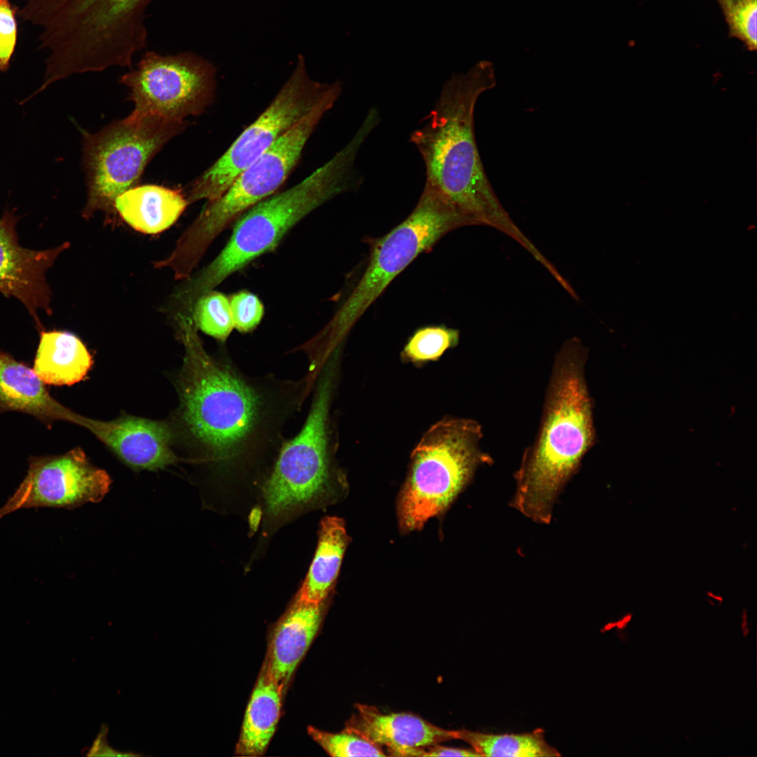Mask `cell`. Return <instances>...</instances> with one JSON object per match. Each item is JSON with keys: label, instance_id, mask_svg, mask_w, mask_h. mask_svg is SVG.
I'll return each mask as SVG.
<instances>
[{"label": "cell", "instance_id": "4316f807", "mask_svg": "<svg viewBox=\"0 0 757 757\" xmlns=\"http://www.w3.org/2000/svg\"><path fill=\"white\" fill-rule=\"evenodd\" d=\"M229 299L234 328L241 333H248L255 329L264 313L260 299L247 291L236 292Z\"/></svg>", "mask_w": 757, "mask_h": 757}, {"label": "cell", "instance_id": "484cf974", "mask_svg": "<svg viewBox=\"0 0 757 757\" xmlns=\"http://www.w3.org/2000/svg\"><path fill=\"white\" fill-rule=\"evenodd\" d=\"M308 731L312 738L332 756H386L379 747L346 729L339 733H332L309 727Z\"/></svg>", "mask_w": 757, "mask_h": 757}, {"label": "cell", "instance_id": "8992f818", "mask_svg": "<svg viewBox=\"0 0 757 757\" xmlns=\"http://www.w3.org/2000/svg\"><path fill=\"white\" fill-rule=\"evenodd\" d=\"M463 226L465 221L447 200L425 184L410 214L374 243L357 284L306 346L318 353L341 348L351 328L393 280L443 236Z\"/></svg>", "mask_w": 757, "mask_h": 757}, {"label": "cell", "instance_id": "52a82bcc", "mask_svg": "<svg viewBox=\"0 0 757 757\" xmlns=\"http://www.w3.org/2000/svg\"><path fill=\"white\" fill-rule=\"evenodd\" d=\"M481 425L446 418L432 425L413 450L399 496L397 514L404 532L419 530L444 511L471 480L479 465L492 459L479 446Z\"/></svg>", "mask_w": 757, "mask_h": 757}, {"label": "cell", "instance_id": "ac0fdd59", "mask_svg": "<svg viewBox=\"0 0 757 757\" xmlns=\"http://www.w3.org/2000/svg\"><path fill=\"white\" fill-rule=\"evenodd\" d=\"M187 205L181 190L146 184L137 185L118 196L114 209L135 230L154 234L172 225Z\"/></svg>", "mask_w": 757, "mask_h": 757}, {"label": "cell", "instance_id": "f546056e", "mask_svg": "<svg viewBox=\"0 0 757 757\" xmlns=\"http://www.w3.org/2000/svg\"><path fill=\"white\" fill-rule=\"evenodd\" d=\"M422 756H480L475 750L435 744L426 748Z\"/></svg>", "mask_w": 757, "mask_h": 757}, {"label": "cell", "instance_id": "7c38bea8", "mask_svg": "<svg viewBox=\"0 0 757 757\" xmlns=\"http://www.w3.org/2000/svg\"><path fill=\"white\" fill-rule=\"evenodd\" d=\"M111 484L109 474L91 464L80 448L58 456H33L22 482L0 507V519L21 509L74 510L99 503Z\"/></svg>", "mask_w": 757, "mask_h": 757}, {"label": "cell", "instance_id": "3957f363", "mask_svg": "<svg viewBox=\"0 0 757 757\" xmlns=\"http://www.w3.org/2000/svg\"><path fill=\"white\" fill-rule=\"evenodd\" d=\"M585 348L577 338L557 355L538 437L516 474L512 506L549 524L561 489L594 442L592 403L584 376Z\"/></svg>", "mask_w": 757, "mask_h": 757}, {"label": "cell", "instance_id": "7402d4cb", "mask_svg": "<svg viewBox=\"0 0 757 757\" xmlns=\"http://www.w3.org/2000/svg\"><path fill=\"white\" fill-rule=\"evenodd\" d=\"M455 739L472 746L480 756L544 757L560 753L545 739L544 731L536 729L521 734H490L461 729L454 730Z\"/></svg>", "mask_w": 757, "mask_h": 757}, {"label": "cell", "instance_id": "cb8c5ba5", "mask_svg": "<svg viewBox=\"0 0 757 757\" xmlns=\"http://www.w3.org/2000/svg\"><path fill=\"white\" fill-rule=\"evenodd\" d=\"M193 324L205 334L225 341L234 326L229 298L211 290L200 296L193 309Z\"/></svg>", "mask_w": 757, "mask_h": 757}, {"label": "cell", "instance_id": "9c48e42d", "mask_svg": "<svg viewBox=\"0 0 757 757\" xmlns=\"http://www.w3.org/2000/svg\"><path fill=\"white\" fill-rule=\"evenodd\" d=\"M341 92V84L332 83L317 104L245 168L221 196L207 201L186 231L195 247L206 250L245 212L275 193L297 164L308 140Z\"/></svg>", "mask_w": 757, "mask_h": 757}, {"label": "cell", "instance_id": "4fadbf2b", "mask_svg": "<svg viewBox=\"0 0 757 757\" xmlns=\"http://www.w3.org/2000/svg\"><path fill=\"white\" fill-rule=\"evenodd\" d=\"M18 220L8 210L0 219V292L18 299L41 329L39 311L52 314L51 292L46 273L69 243L45 250L23 247L15 229Z\"/></svg>", "mask_w": 757, "mask_h": 757}, {"label": "cell", "instance_id": "6da1fadb", "mask_svg": "<svg viewBox=\"0 0 757 757\" xmlns=\"http://www.w3.org/2000/svg\"><path fill=\"white\" fill-rule=\"evenodd\" d=\"M182 325V418L204 452L201 461L211 468L219 494L240 488L258 493L285 440L283 428L301 409L314 377L247 376L226 355L206 353L191 320Z\"/></svg>", "mask_w": 757, "mask_h": 757}, {"label": "cell", "instance_id": "5bb4252c", "mask_svg": "<svg viewBox=\"0 0 757 757\" xmlns=\"http://www.w3.org/2000/svg\"><path fill=\"white\" fill-rule=\"evenodd\" d=\"M80 425L88 428L133 470L157 471L177 461L170 447V429L164 422L134 416L110 421L82 417Z\"/></svg>", "mask_w": 757, "mask_h": 757}, {"label": "cell", "instance_id": "83f0119b", "mask_svg": "<svg viewBox=\"0 0 757 757\" xmlns=\"http://www.w3.org/2000/svg\"><path fill=\"white\" fill-rule=\"evenodd\" d=\"M17 23L15 12L8 0L0 1V70L5 71L15 50Z\"/></svg>", "mask_w": 757, "mask_h": 757}, {"label": "cell", "instance_id": "5b68a950", "mask_svg": "<svg viewBox=\"0 0 757 757\" xmlns=\"http://www.w3.org/2000/svg\"><path fill=\"white\" fill-rule=\"evenodd\" d=\"M369 132L360 127L329 161L292 187L260 201L237 221L231 236L215 259L188 285L193 305L233 273L273 250L305 217L333 198L357 188L362 178L355 167L357 154Z\"/></svg>", "mask_w": 757, "mask_h": 757}, {"label": "cell", "instance_id": "d6986e66", "mask_svg": "<svg viewBox=\"0 0 757 757\" xmlns=\"http://www.w3.org/2000/svg\"><path fill=\"white\" fill-rule=\"evenodd\" d=\"M33 370L45 383L70 386L81 381L92 357L83 342L67 331L40 329Z\"/></svg>", "mask_w": 757, "mask_h": 757}, {"label": "cell", "instance_id": "277c9868", "mask_svg": "<svg viewBox=\"0 0 757 757\" xmlns=\"http://www.w3.org/2000/svg\"><path fill=\"white\" fill-rule=\"evenodd\" d=\"M338 357L318 370L311 407L304 425L285 439L258 493L261 539L308 512L333 505L347 493L345 475L335 459L331 407Z\"/></svg>", "mask_w": 757, "mask_h": 757}, {"label": "cell", "instance_id": "44dd1931", "mask_svg": "<svg viewBox=\"0 0 757 757\" xmlns=\"http://www.w3.org/2000/svg\"><path fill=\"white\" fill-rule=\"evenodd\" d=\"M348 543L341 519H322L315 554L296 599L316 603L325 601L336 583Z\"/></svg>", "mask_w": 757, "mask_h": 757}, {"label": "cell", "instance_id": "d4e9b609", "mask_svg": "<svg viewBox=\"0 0 757 757\" xmlns=\"http://www.w3.org/2000/svg\"><path fill=\"white\" fill-rule=\"evenodd\" d=\"M730 37L739 40L749 50L757 46V0H716Z\"/></svg>", "mask_w": 757, "mask_h": 757}, {"label": "cell", "instance_id": "f1b7e54d", "mask_svg": "<svg viewBox=\"0 0 757 757\" xmlns=\"http://www.w3.org/2000/svg\"><path fill=\"white\" fill-rule=\"evenodd\" d=\"M108 728L106 725H103L102 728L97 735V737L95 739L91 748L90 749L88 756H139L138 753H134L132 752H123L117 751L110 746L107 742Z\"/></svg>", "mask_w": 757, "mask_h": 757}, {"label": "cell", "instance_id": "7a4b0ae2", "mask_svg": "<svg viewBox=\"0 0 757 757\" xmlns=\"http://www.w3.org/2000/svg\"><path fill=\"white\" fill-rule=\"evenodd\" d=\"M496 85L493 64L489 61L478 62L466 73L453 74L409 140L423 160L425 184L444 198L467 225L493 226L527 249L531 242L495 193L475 140V105L481 95Z\"/></svg>", "mask_w": 757, "mask_h": 757}, {"label": "cell", "instance_id": "9a60e30c", "mask_svg": "<svg viewBox=\"0 0 757 757\" xmlns=\"http://www.w3.org/2000/svg\"><path fill=\"white\" fill-rule=\"evenodd\" d=\"M345 729L365 738L386 756H422L432 745L455 739L454 730L438 727L409 713L384 714L376 707L357 704Z\"/></svg>", "mask_w": 757, "mask_h": 757}, {"label": "cell", "instance_id": "2e32d148", "mask_svg": "<svg viewBox=\"0 0 757 757\" xmlns=\"http://www.w3.org/2000/svg\"><path fill=\"white\" fill-rule=\"evenodd\" d=\"M324 610L325 601L295 598L275 627L264 663L283 689L314 639Z\"/></svg>", "mask_w": 757, "mask_h": 757}, {"label": "cell", "instance_id": "4dcf8cb0", "mask_svg": "<svg viewBox=\"0 0 757 757\" xmlns=\"http://www.w3.org/2000/svg\"><path fill=\"white\" fill-rule=\"evenodd\" d=\"M1 1V0H0V1Z\"/></svg>", "mask_w": 757, "mask_h": 757}, {"label": "cell", "instance_id": "603a6c76", "mask_svg": "<svg viewBox=\"0 0 757 757\" xmlns=\"http://www.w3.org/2000/svg\"><path fill=\"white\" fill-rule=\"evenodd\" d=\"M459 339L458 330L445 325L419 328L405 344L402 352V358L418 364L437 360L447 350L456 346Z\"/></svg>", "mask_w": 757, "mask_h": 757}, {"label": "cell", "instance_id": "8fae6325", "mask_svg": "<svg viewBox=\"0 0 757 757\" xmlns=\"http://www.w3.org/2000/svg\"><path fill=\"white\" fill-rule=\"evenodd\" d=\"M214 76L211 64L191 53L162 55L150 51L119 82L129 89L132 113L184 121L212 104Z\"/></svg>", "mask_w": 757, "mask_h": 757}, {"label": "cell", "instance_id": "ffe728a7", "mask_svg": "<svg viewBox=\"0 0 757 757\" xmlns=\"http://www.w3.org/2000/svg\"><path fill=\"white\" fill-rule=\"evenodd\" d=\"M284 689L264 663L247 704L236 753L257 756L265 751L278 722Z\"/></svg>", "mask_w": 757, "mask_h": 757}, {"label": "cell", "instance_id": "30bf717a", "mask_svg": "<svg viewBox=\"0 0 757 757\" xmlns=\"http://www.w3.org/2000/svg\"><path fill=\"white\" fill-rule=\"evenodd\" d=\"M331 85L311 79L304 57H300L266 109L191 182L186 196L188 204L211 201L221 196L245 168L317 104Z\"/></svg>", "mask_w": 757, "mask_h": 757}, {"label": "cell", "instance_id": "ba28073f", "mask_svg": "<svg viewBox=\"0 0 757 757\" xmlns=\"http://www.w3.org/2000/svg\"><path fill=\"white\" fill-rule=\"evenodd\" d=\"M188 125L156 115L131 113L95 133L83 132V165L88 186L83 214L114 210L115 199L138 185L151 160Z\"/></svg>", "mask_w": 757, "mask_h": 757}, {"label": "cell", "instance_id": "e0dca14e", "mask_svg": "<svg viewBox=\"0 0 757 757\" xmlns=\"http://www.w3.org/2000/svg\"><path fill=\"white\" fill-rule=\"evenodd\" d=\"M33 369L0 351V412L15 411L44 422L79 423L81 416L50 396Z\"/></svg>", "mask_w": 757, "mask_h": 757}]
</instances>
